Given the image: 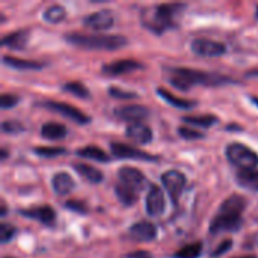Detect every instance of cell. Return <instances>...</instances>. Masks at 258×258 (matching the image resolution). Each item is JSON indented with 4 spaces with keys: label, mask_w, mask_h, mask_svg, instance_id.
<instances>
[{
    "label": "cell",
    "mask_w": 258,
    "mask_h": 258,
    "mask_svg": "<svg viewBox=\"0 0 258 258\" xmlns=\"http://www.w3.org/2000/svg\"><path fill=\"white\" fill-rule=\"evenodd\" d=\"M246 198L242 195H231L228 197L219 207L218 213L210 222V234H222V233H236L243 224L242 213L246 209Z\"/></svg>",
    "instance_id": "cell-1"
},
{
    "label": "cell",
    "mask_w": 258,
    "mask_h": 258,
    "mask_svg": "<svg viewBox=\"0 0 258 258\" xmlns=\"http://www.w3.org/2000/svg\"><path fill=\"white\" fill-rule=\"evenodd\" d=\"M168 82L180 89V91H189L192 86H224L228 83H236L231 77L218 74V73H207L192 68H168Z\"/></svg>",
    "instance_id": "cell-2"
},
{
    "label": "cell",
    "mask_w": 258,
    "mask_h": 258,
    "mask_svg": "<svg viewBox=\"0 0 258 258\" xmlns=\"http://www.w3.org/2000/svg\"><path fill=\"white\" fill-rule=\"evenodd\" d=\"M186 9L184 3H162L142 11V24L151 32L162 35L177 27L175 18Z\"/></svg>",
    "instance_id": "cell-3"
},
{
    "label": "cell",
    "mask_w": 258,
    "mask_h": 258,
    "mask_svg": "<svg viewBox=\"0 0 258 258\" xmlns=\"http://www.w3.org/2000/svg\"><path fill=\"white\" fill-rule=\"evenodd\" d=\"M63 39L83 50H104L115 51L128 44V39L124 35H86V33H65Z\"/></svg>",
    "instance_id": "cell-4"
},
{
    "label": "cell",
    "mask_w": 258,
    "mask_h": 258,
    "mask_svg": "<svg viewBox=\"0 0 258 258\" xmlns=\"http://www.w3.org/2000/svg\"><path fill=\"white\" fill-rule=\"evenodd\" d=\"M228 162L239 169H255L258 166V154L240 142L228 144L225 148Z\"/></svg>",
    "instance_id": "cell-5"
},
{
    "label": "cell",
    "mask_w": 258,
    "mask_h": 258,
    "mask_svg": "<svg viewBox=\"0 0 258 258\" xmlns=\"http://www.w3.org/2000/svg\"><path fill=\"white\" fill-rule=\"evenodd\" d=\"M38 106L47 109V110H51V112H56L59 115H62L63 118H68L77 124H89L91 122V118L82 112L80 109L68 104V103H63V101H53V100H47V101H39Z\"/></svg>",
    "instance_id": "cell-6"
},
{
    "label": "cell",
    "mask_w": 258,
    "mask_h": 258,
    "mask_svg": "<svg viewBox=\"0 0 258 258\" xmlns=\"http://www.w3.org/2000/svg\"><path fill=\"white\" fill-rule=\"evenodd\" d=\"M160 181H162L165 190L168 192L172 204H177L181 194H183V190H184V187H186V181H187L186 175L183 172L177 171V169H171V171H166V172L162 174Z\"/></svg>",
    "instance_id": "cell-7"
},
{
    "label": "cell",
    "mask_w": 258,
    "mask_h": 258,
    "mask_svg": "<svg viewBox=\"0 0 258 258\" xmlns=\"http://www.w3.org/2000/svg\"><path fill=\"white\" fill-rule=\"evenodd\" d=\"M110 151L116 159H124V160H142V162H157L159 160V157H156L147 151H142L132 145L118 144V142L110 144Z\"/></svg>",
    "instance_id": "cell-8"
},
{
    "label": "cell",
    "mask_w": 258,
    "mask_h": 258,
    "mask_svg": "<svg viewBox=\"0 0 258 258\" xmlns=\"http://www.w3.org/2000/svg\"><path fill=\"white\" fill-rule=\"evenodd\" d=\"M190 48L195 54L204 57H219L227 53L225 44L209 38H195L190 44Z\"/></svg>",
    "instance_id": "cell-9"
},
{
    "label": "cell",
    "mask_w": 258,
    "mask_h": 258,
    "mask_svg": "<svg viewBox=\"0 0 258 258\" xmlns=\"http://www.w3.org/2000/svg\"><path fill=\"white\" fill-rule=\"evenodd\" d=\"M118 183L141 194V190L147 186V178L139 169L132 166H122L118 169Z\"/></svg>",
    "instance_id": "cell-10"
},
{
    "label": "cell",
    "mask_w": 258,
    "mask_h": 258,
    "mask_svg": "<svg viewBox=\"0 0 258 258\" xmlns=\"http://www.w3.org/2000/svg\"><path fill=\"white\" fill-rule=\"evenodd\" d=\"M165 209H166L165 194L162 192V189L157 184H150V189H148V194L145 198V210H147L148 216L157 218L165 213Z\"/></svg>",
    "instance_id": "cell-11"
},
{
    "label": "cell",
    "mask_w": 258,
    "mask_h": 258,
    "mask_svg": "<svg viewBox=\"0 0 258 258\" xmlns=\"http://www.w3.org/2000/svg\"><path fill=\"white\" fill-rule=\"evenodd\" d=\"M142 68H144V65L139 60H135V59H118V60L104 63L101 67V71L106 76L116 77V76H124V74H128V73H135V71L142 70Z\"/></svg>",
    "instance_id": "cell-12"
},
{
    "label": "cell",
    "mask_w": 258,
    "mask_h": 258,
    "mask_svg": "<svg viewBox=\"0 0 258 258\" xmlns=\"http://www.w3.org/2000/svg\"><path fill=\"white\" fill-rule=\"evenodd\" d=\"M18 213L27 219H33L38 221L42 225H54L56 221V212L53 207L44 204V206H36V207H30V209H24V210H18Z\"/></svg>",
    "instance_id": "cell-13"
},
{
    "label": "cell",
    "mask_w": 258,
    "mask_h": 258,
    "mask_svg": "<svg viewBox=\"0 0 258 258\" xmlns=\"http://www.w3.org/2000/svg\"><path fill=\"white\" fill-rule=\"evenodd\" d=\"M113 23H115V15L109 9L92 12L83 18V24L92 30H107L113 26Z\"/></svg>",
    "instance_id": "cell-14"
},
{
    "label": "cell",
    "mask_w": 258,
    "mask_h": 258,
    "mask_svg": "<svg viewBox=\"0 0 258 258\" xmlns=\"http://www.w3.org/2000/svg\"><path fill=\"white\" fill-rule=\"evenodd\" d=\"M113 115L121 119V121H128L130 124L133 122H141L142 119L150 116V110L145 106H139V104H132V106H121V107H115Z\"/></svg>",
    "instance_id": "cell-15"
},
{
    "label": "cell",
    "mask_w": 258,
    "mask_h": 258,
    "mask_svg": "<svg viewBox=\"0 0 258 258\" xmlns=\"http://www.w3.org/2000/svg\"><path fill=\"white\" fill-rule=\"evenodd\" d=\"M128 237L136 242H153L157 237V228L150 221H139L128 228Z\"/></svg>",
    "instance_id": "cell-16"
},
{
    "label": "cell",
    "mask_w": 258,
    "mask_h": 258,
    "mask_svg": "<svg viewBox=\"0 0 258 258\" xmlns=\"http://www.w3.org/2000/svg\"><path fill=\"white\" fill-rule=\"evenodd\" d=\"M125 136L128 139H132L133 142L142 144V145H147V144L153 142V130L144 122L128 124L127 128H125Z\"/></svg>",
    "instance_id": "cell-17"
},
{
    "label": "cell",
    "mask_w": 258,
    "mask_h": 258,
    "mask_svg": "<svg viewBox=\"0 0 258 258\" xmlns=\"http://www.w3.org/2000/svg\"><path fill=\"white\" fill-rule=\"evenodd\" d=\"M3 63L6 67H11L14 70L18 71H36V70H42L47 67L45 62H39V60H30V59H20V57H14V56H8L5 54L2 57Z\"/></svg>",
    "instance_id": "cell-18"
},
{
    "label": "cell",
    "mask_w": 258,
    "mask_h": 258,
    "mask_svg": "<svg viewBox=\"0 0 258 258\" xmlns=\"http://www.w3.org/2000/svg\"><path fill=\"white\" fill-rule=\"evenodd\" d=\"M29 35H30V32L27 29L11 32L2 38V45L8 47L11 50H24L29 42Z\"/></svg>",
    "instance_id": "cell-19"
},
{
    "label": "cell",
    "mask_w": 258,
    "mask_h": 258,
    "mask_svg": "<svg viewBox=\"0 0 258 258\" xmlns=\"http://www.w3.org/2000/svg\"><path fill=\"white\" fill-rule=\"evenodd\" d=\"M74 186L76 183L68 172H57L51 178V187L56 195H60V197L68 195L74 189Z\"/></svg>",
    "instance_id": "cell-20"
},
{
    "label": "cell",
    "mask_w": 258,
    "mask_h": 258,
    "mask_svg": "<svg viewBox=\"0 0 258 258\" xmlns=\"http://www.w3.org/2000/svg\"><path fill=\"white\" fill-rule=\"evenodd\" d=\"M236 181L246 190L258 192V169H239L236 172Z\"/></svg>",
    "instance_id": "cell-21"
},
{
    "label": "cell",
    "mask_w": 258,
    "mask_h": 258,
    "mask_svg": "<svg viewBox=\"0 0 258 258\" xmlns=\"http://www.w3.org/2000/svg\"><path fill=\"white\" fill-rule=\"evenodd\" d=\"M156 92H157V95H159L163 101L169 103L171 106H174V107H177V109L187 110V109H192L194 106H197V101H194V100H186V98H181V97H175L174 94H171V92L166 91L165 88H157Z\"/></svg>",
    "instance_id": "cell-22"
},
{
    "label": "cell",
    "mask_w": 258,
    "mask_h": 258,
    "mask_svg": "<svg viewBox=\"0 0 258 258\" xmlns=\"http://www.w3.org/2000/svg\"><path fill=\"white\" fill-rule=\"evenodd\" d=\"M73 169L80 177H83L85 180H88L92 184H98L104 178V175H103V172L100 169H97V168H94L91 165H86V163H73Z\"/></svg>",
    "instance_id": "cell-23"
},
{
    "label": "cell",
    "mask_w": 258,
    "mask_h": 258,
    "mask_svg": "<svg viewBox=\"0 0 258 258\" xmlns=\"http://www.w3.org/2000/svg\"><path fill=\"white\" fill-rule=\"evenodd\" d=\"M68 130L60 122H45L41 127V136L48 141H60L67 136Z\"/></svg>",
    "instance_id": "cell-24"
},
{
    "label": "cell",
    "mask_w": 258,
    "mask_h": 258,
    "mask_svg": "<svg viewBox=\"0 0 258 258\" xmlns=\"http://www.w3.org/2000/svg\"><path fill=\"white\" fill-rule=\"evenodd\" d=\"M115 195L118 198V201L124 206V207H132L133 204L138 203L139 200V194L133 189H128L125 187L124 184L121 183H116L115 184Z\"/></svg>",
    "instance_id": "cell-25"
},
{
    "label": "cell",
    "mask_w": 258,
    "mask_h": 258,
    "mask_svg": "<svg viewBox=\"0 0 258 258\" xmlns=\"http://www.w3.org/2000/svg\"><path fill=\"white\" fill-rule=\"evenodd\" d=\"M76 154L79 157H83V159H89V160H97V162H101V163H107L110 160V157L107 156L106 151H103L101 148L95 147V145H88V147H83V148H79L76 151Z\"/></svg>",
    "instance_id": "cell-26"
},
{
    "label": "cell",
    "mask_w": 258,
    "mask_h": 258,
    "mask_svg": "<svg viewBox=\"0 0 258 258\" xmlns=\"http://www.w3.org/2000/svg\"><path fill=\"white\" fill-rule=\"evenodd\" d=\"M181 121L186 124H190V125L209 128V127H213L215 124H218L219 118H216L215 115H195V116L192 115V116H183Z\"/></svg>",
    "instance_id": "cell-27"
},
{
    "label": "cell",
    "mask_w": 258,
    "mask_h": 258,
    "mask_svg": "<svg viewBox=\"0 0 258 258\" xmlns=\"http://www.w3.org/2000/svg\"><path fill=\"white\" fill-rule=\"evenodd\" d=\"M65 17H67V11H65V8L60 6V5H51V6H48V8L44 11V14H42V18H44L45 21L51 23V24L60 23L62 20H65Z\"/></svg>",
    "instance_id": "cell-28"
},
{
    "label": "cell",
    "mask_w": 258,
    "mask_h": 258,
    "mask_svg": "<svg viewBox=\"0 0 258 258\" xmlns=\"http://www.w3.org/2000/svg\"><path fill=\"white\" fill-rule=\"evenodd\" d=\"M203 254V243L201 242H195L190 245L183 246L181 249H178L172 258H200Z\"/></svg>",
    "instance_id": "cell-29"
},
{
    "label": "cell",
    "mask_w": 258,
    "mask_h": 258,
    "mask_svg": "<svg viewBox=\"0 0 258 258\" xmlns=\"http://www.w3.org/2000/svg\"><path fill=\"white\" fill-rule=\"evenodd\" d=\"M62 89L68 94H73L77 98H89L91 97L89 89L80 82H67L65 85H62Z\"/></svg>",
    "instance_id": "cell-30"
},
{
    "label": "cell",
    "mask_w": 258,
    "mask_h": 258,
    "mask_svg": "<svg viewBox=\"0 0 258 258\" xmlns=\"http://www.w3.org/2000/svg\"><path fill=\"white\" fill-rule=\"evenodd\" d=\"M33 153L42 159H53L60 154H65L67 150L62 147H36V148H33Z\"/></svg>",
    "instance_id": "cell-31"
},
{
    "label": "cell",
    "mask_w": 258,
    "mask_h": 258,
    "mask_svg": "<svg viewBox=\"0 0 258 258\" xmlns=\"http://www.w3.org/2000/svg\"><path fill=\"white\" fill-rule=\"evenodd\" d=\"M24 130H26L24 125L17 119H6L2 122V132L5 135H20Z\"/></svg>",
    "instance_id": "cell-32"
},
{
    "label": "cell",
    "mask_w": 258,
    "mask_h": 258,
    "mask_svg": "<svg viewBox=\"0 0 258 258\" xmlns=\"http://www.w3.org/2000/svg\"><path fill=\"white\" fill-rule=\"evenodd\" d=\"M178 135H180V138H183V139H186V141H197V139H203L206 135L204 133H201V132H198V130H195V128H190V127H178Z\"/></svg>",
    "instance_id": "cell-33"
},
{
    "label": "cell",
    "mask_w": 258,
    "mask_h": 258,
    "mask_svg": "<svg viewBox=\"0 0 258 258\" xmlns=\"http://www.w3.org/2000/svg\"><path fill=\"white\" fill-rule=\"evenodd\" d=\"M107 94L112 97V98H116V100H132V98H136L138 94L136 92H130V91H124V89H119L116 86H110Z\"/></svg>",
    "instance_id": "cell-34"
},
{
    "label": "cell",
    "mask_w": 258,
    "mask_h": 258,
    "mask_svg": "<svg viewBox=\"0 0 258 258\" xmlns=\"http://www.w3.org/2000/svg\"><path fill=\"white\" fill-rule=\"evenodd\" d=\"M15 233H17V230H15L14 225L3 222V224L0 225V242H2L3 245L9 243V242L12 240V237L15 236Z\"/></svg>",
    "instance_id": "cell-35"
},
{
    "label": "cell",
    "mask_w": 258,
    "mask_h": 258,
    "mask_svg": "<svg viewBox=\"0 0 258 258\" xmlns=\"http://www.w3.org/2000/svg\"><path fill=\"white\" fill-rule=\"evenodd\" d=\"M18 103H20V97H18V95H14V94H3V95L0 97V106H2L3 110H8V109L15 107Z\"/></svg>",
    "instance_id": "cell-36"
},
{
    "label": "cell",
    "mask_w": 258,
    "mask_h": 258,
    "mask_svg": "<svg viewBox=\"0 0 258 258\" xmlns=\"http://www.w3.org/2000/svg\"><path fill=\"white\" fill-rule=\"evenodd\" d=\"M63 206H65V209H68V210H73V212H76V213H80V215H85V213H88V206H86L83 201L70 200V201H67Z\"/></svg>",
    "instance_id": "cell-37"
},
{
    "label": "cell",
    "mask_w": 258,
    "mask_h": 258,
    "mask_svg": "<svg viewBox=\"0 0 258 258\" xmlns=\"http://www.w3.org/2000/svg\"><path fill=\"white\" fill-rule=\"evenodd\" d=\"M233 248V240L231 239H225L218 248H215L213 249V252H212V258H218V257H222L224 254H227L230 249Z\"/></svg>",
    "instance_id": "cell-38"
},
{
    "label": "cell",
    "mask_w": 258,
    "mask_h": 258,
    "mask_svg": "<svg viewBox=\"0 0 258 258\" xmlns=\"http://www.w3.org/2000/svg\"><path fill=\"white\" fill-rule=\"evenodd\" d=\"M125 258H153V255L148 251H133V252H128Z\"/></svg>",
    "instance_id": "cell-39"
},
{
    "label": "cell",
    "mask_w": 258,
    "mask_h": 258,
    "mask_svg": "<svg viewBox=\"0 0 258 258\" xmlns=\"http://www.w3.org/2000/svg\"><path fill=\"white\" fill-rule=\"evenodd\" d=\"M6 212H8L6 204H5V203H2V213H0V216H2V218H5V216H6Z\"/></svg>",
    "instance_id": "cell-40"
},
{
    "label": "cell",
    "mask_w": 258,
    "mask_h": 258,
    "mask_svg": "<svg viewBox=\"0 0 258 258\" xmlns=\"http://www.w3.org/2000/svg\"><path fill=\"white\" fill-rule=\"evenodd\" d=\"M6 159H8V151L3 148V150H2V160H6Z\"/></svg>",
    "instance_id": "cell-41"
},
{
    "label": "cell",
    "mask_w": 258,
    "mask_h": 258,
    "mask_svg": "<svg viewBox=\"0 0 258 258\" xmlns=\"http://www.w3.org/2000/svg\"><path fill=\"white\" fill-rule=\"evenodd\" d=\"M251 101H252V103H254V104L258 107V97H255V95H251Z\"/></svg>",
    "instance_id": "cell-42"
},
{
    "label": "cell",
    "mask_w": 258,
    "mask_h": 258,
    "mask_svg": "<svg viewBox=\"0 0 258 258\" xmlns=\"http://www.w3.org/2000/svg\"><path fill=\"white\" fill-rule=\"evenodd\" d=\"M233 258H257L255 255H242V257H233Z\"/></svg>",
    "instance_id": "cell-43"
},
{
    "label": "cell",
    "mask_w": 258,
    "mask_h": 258,
    "mask_svg": "<svg viewBox=\"0 0 258 258\" xmlns=\"http://www.w3.org/2000/svg\"><path fill=\"white\" fill-rule=\"evenodd\" d=\"M255 15H257V18H258V5L255 6Z\"/></svg>",
    "instance_id": "cell-44"
},
{
    "label": "cell",
    "mask_w": 258,
    "mask_h": 258,
    "mask_svg": "<svg viewBox=\"0 0 258 258\" xmlns=\"http://www.w3.org/2000/svg\"><path fill=\"white\" fill-rule=\"evenodd\" d=\"M3 258H12V257H3Z\"/></svg>",
    "instance_id": "cell-45"
}]
</instances>
